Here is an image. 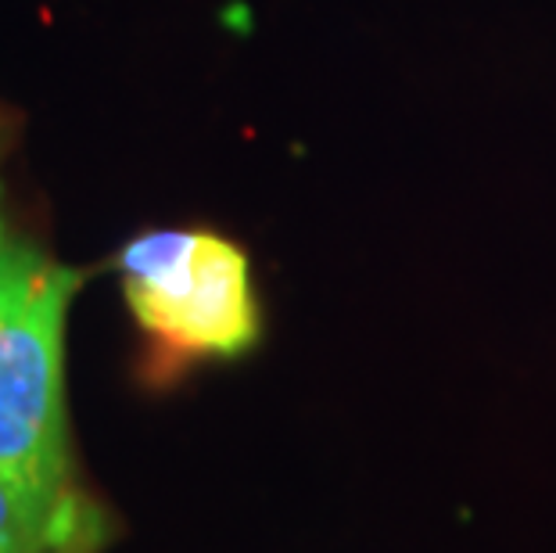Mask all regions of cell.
Masks as SVG:
<instances>
[{
    "label": "cell",
    "mask_w": 556,
    "mask_h": 553,
    "mask_svg": "<svg viewBox=\"0 0 556 553\" xmlns=\"http://www.w3.org/2000/svg\"><path fill=\"white\" fill-rule=\"evenodd\" d=\"M79 274L29 244H0V475L40 517L93 543L73 489L65 425V313Z\"/></svg>",
    "instance_id": "obj_1"
},
{
    "label": "cell",
    "mask_w": 556,
    "mask_h": 553,
    "mask_svg": "<svg viewBox=\"0 0 556 553\" xmlns=\"http://www.w3.org/2000/svg\"><path fill=\"white\" fill-rule=\"evenodd\" d=\"M76 550H90V543L40 517L22 500V492L0 475V553H76Z\"/></svg>",
    "instance_id": "obj_3"
},
{
    "label": "cell",
    "mask_w": 556,
    "mask_h": 553,
    "mask_svg": "<svg viewBox=\"0 0 556 553\" xmlns=\"http://www.w3.org/2000/svg\"><path fill=\"white\" fill-rule=\"evenodd\" d=\"M119 269L129 313L173 363L238 360L263 338L248 252L216 230H148Z\"/></svg>",
    "instance_id": "obj_2"
}]
</instances>
